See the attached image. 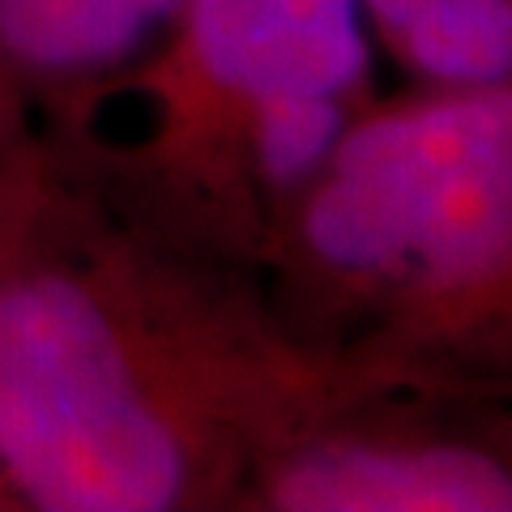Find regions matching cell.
Returning a JSON list of instances; mask_svg holds the SVG:
<instances>
[{"mask_svg": "<svg viewBox=\"0 0 512 512\" xmlns=\"http://www.w3.org/2000/svg\"><path fill=\"white\" fill-rule=\"evenodd\" d=\"M0 466L47 512H158L184 491L111 320L56 274L0 282Z\"/></svg>", "mask_w": 512, "mask_h": 512, "instance_id": "obj_1", "label": "cell"}, {"mask_svg": "<svg viewBox=\"0 0 512 512\" xmlns=\"http://www.w3.org/2000/svg\"><path fill=\"white\" fill-rule=\"evenodd\" d=\"M329 265L453 282L512 252V94L384 116L338 150L308 205Z\"/></svg>", "mask_w": 512, "mask_h": 512, "instance_id": "obj_2", "label": "cell"}, {"mask_svg": "<svg viewBox=\"0 0 512 512\" xmlns=\"http://www.w3.org/2000/svg\"><path fill=\"white\" fill-rule=\"evenodd\" d=\"M192 47L252 99L338 94L363 69L359 0H192Z\"/></svg>", "mask_w": 512, "mask_h": 512, "instance_id": "obj_3", "label": "cell"}, {"mask_svg": "<svg viewBox=\"0 0 512 512\" xmlns=\"http://www.w3.org/2000/svg\"><path fill=\"white\" fill-rule=\"evenodd\" d=\"M278 504L295 512H512V474L466 448H329L286 470Z\"/></svg>", "mask_w": 512, "mask_h": 512, "instance_id": "obj_4", "label": "cell"}, {"mask_svg": "<svg viewBox=\"0 0 512 512\" xmlns=\"http://www.w3.org/2000/svg\"><path fill=\"white\" fill-rule=\"evenodd\" d=\"M184 0H0V47L35 69L116 60Z\"/></svg>", "mask_w": 512, "mask_h": 512, "instance_id": "obj_5", "label": "cell"}, {"mask_svg": "<svg viewBox=\"0 0 512 512\" xmlns=\"http://www.w3.org/2000/svg\"><path fill=\"white\" fill-rule=\"evenodd\" d=\"M410 60L440 82L495 86L512 73V0H367Z\"/></svg>", "mask_w": 512, "mask_h": 512, "instance_id": "obj_6", "label": "cell"}, {"mask_svg": "<svg viewBox=\"0 0 512 512\" xmlns=\"http://www.w3.org/2000/svg\"><path fill=\"white\" fill-rule=\"evenodd\" d=\"M256 120V150L274 180H299L338 141L333 94H265Z\"/></svg>", "mask_w": 512, "mask_h": 512, "instance_id": "obj_7", "label": "cell"}]
</instances>
